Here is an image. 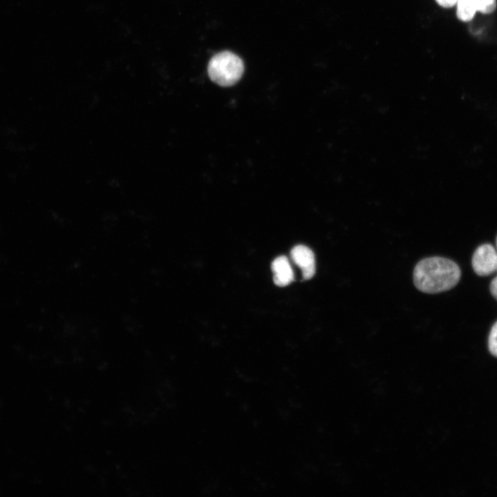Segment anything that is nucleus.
Instances as JSON below:
<instances>
[{"instance_id":"obj_8","label":"nucleus","mask_w":497,"mask_h":497,"mask_svg":"<svg viewBox=\"0 0 497 497\" xmlns=\"http://www.w3.org/2000/svg\"><path fill=\"white\" fill-rule=\"evenodd\" d=\"M458 0H436L437 3L444 8H451L456 6Z\"/></svg>"},{"instance_id":"obj_6","label":"nucleus","mask_w":497,"mask_h":497,"mask_svg":"<svg viewBox=\"0 0 497 497\" xmlns=\"http://www.w3.org/2000/svg\"><path fill=\"white\" fill-rule=\"evenodd\" d=\"M271 269L276 285L285 286L293 280V272L286 257L282 255L276 257L272 262Z\"/></svg>"},{"instance_id":"obj_9","label":"nucleus","mask_w":497,"mask_h":497,"mask_svg":"<svg viewBox=\"0 0 497 497\" xmlns=\"http://www.w3.org/2000/svg\"><path fill=\"white\" fill-rule=\"evenodd\" d=\"M490 291L492 295L497 300V277L493 279L490 284Z\"/></svg>"},{"instance_id":"obj_1","label":"nucleus","mask_w":497,"mask_h":497,"mask_svg":"<svg viewBox=\"0 0 497 497\" xmlns=\"http://www.w3.org/2000/svg\"><path fill=\"white\" fill-rule=\"evenodd\" d=\"M461 272L454 261L438 256L427 257L416 265L413 280L416 287L426 293L450 290L460 280Z\"/></svg>"},{"instance_id":"obj_2","label":"nucleus","mask_w":497,"mask_h":497,"mask_svg":"<svg viewBox=\"0 0 497 497\" xmlns=\"http://www.w3.org/2000/svg\"><path fill=\"white\" fill-rule=\"evenodd\" d=\"M244 72L242 59L230 51L215 55L208 64L210 79L221 86H231L237 83Z\"/></svg>"},{"instance_id":"obj_10","label":"nucleus","mask_w":497,"mask_h":497,"mask_svg":"<svg viewBox=\"0 0 497 497\" xmlns=\"http://www.w3.org/2000/svg\"><path fill=\"white\" fill-rule=\"evenodd\" d=\"M496 248H497V237H496Z\"/></svg>"},{"instance_id":"obj_4","label":"nucleus","mask_w":497,"mask_h":497,"mask_svg":"<svg viewBox=\"0 0 497 497\" xmlns=\"http://www.w3.org/2000/svg\"><path fill=\"white\" fill-rule=\"evenodd\" d=\"M456 15L458 19L467 22L471 21L476 12L489 14L496 8V0H458Z\"/></svg>"},{"instance_id":"obj_5","label":"nucleus","mask_w":497,"mask_h":497,"mask_svg":"<svg viewBox=\"0 0 497 497\" xmlns=\"http://www.w3.org/2000/svg\"><path fill=\"white\" fill-rule=\"evenodd\" d=\"M291 256L295 264L302 270L304 280H309L315 275V255L311 248L304 245H297L291 251Z\"/></svg>"},{"instance_id":"obj_3","label":"nucleus","mask_w":497,"mask_h":497,"mask_svg":"<svg viewBox=\"0 0 497 497\" xmlns=\"http://www.w3.org/2000/svg\"><path fill=\"white\" fill-rule=\"evenodd\" d=\"M471 262L477 275H489L497 270V251L489 244H483L475 251Z\"/></svg>"},{"instance_id":"obj_7","label":"nucleus","mask_w":497,"mask_h":497,"mask_svg":"<svg viewBox=\"0 0 497 497\" xmlns=\"http://www.w3.org/2000/svg\"><path fill=\"white\" fill-rule=\"evenodd\" d=\"M488 347L490 353L497 357V322L493 325L489 333Z\"/></svg>"}]
</instances>
